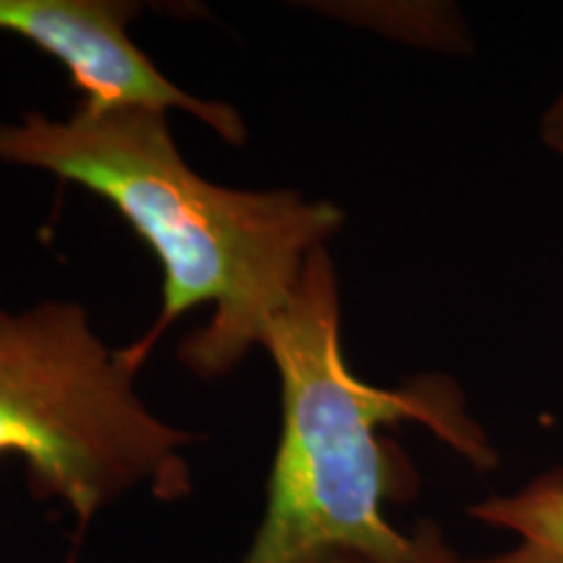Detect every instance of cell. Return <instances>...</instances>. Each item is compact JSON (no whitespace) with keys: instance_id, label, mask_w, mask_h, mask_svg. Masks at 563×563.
<instances>
[{"instance_id":"obj_1","label":"cell","mask_w":563,"mask_h":563,"mask_svg":"<svg viewBox=\"0 0 563 563\" xmlns=\"http://www.w3.org/2000/svg\"><path fill=\"white\" fill-rule=\"evenodd\" d=\"M0 162L100 196L157 256L162 311L125 347L139 368L180 316L209 306L207 327L180 344V363L201 378L235 371L264 347L308 258L344 222L332 201L201 178L175 146L165 110L76 108L66 121L30 112L21 123H0Z\"/></svg>"},{"instance_id":"obj_2","label":"cell","mask_w":563,"mask_h":563,"mask_svg":"<svg viewBox=\"0 0 563 563\" xmlns=\"http://www.w3.org/2000/svg\"><path fill=\"white\" fill-rule=\"evenodd\" d=\"M279 373L282 426L262 525L241 563H300L323 551L371 563H422L418 534L384 514L412 496V467L382 428L412 420L488 473L498 454L443 376L382 389L352 373L342 352V308L329 249L308 258L290 306L266 336Z\"/></svg>"},{"instance_id":"obj_3","label":"cell","mask_w":563,"mask_h":563,"mask_svg":"<svg viewBox=\"0 0 563 563\" xmlns=\"http://www.w3.org/2000/svg\"><path fill=\"white\" fill-rule=\"evenodd\" d=\"M136 373L79 302L0 308V460L24 462L32 496L66 506L79 540L141 485L159 501L194 488L186 452L199 435L159 420L133 389Z\"/></svg>"},{"instance_id":"obj_4","label":"cell","mask_w":563,"mask_h":563,"mask_svg":"<svg viewBox=\"0 0 563 563\" xmlns=\"http://www.w3.org/2000/svg\"><path fill=\"white\" fill-rule=\"evenodd\" d=\"M139 13L125 0H0V32L58 60L79 91L76 108L183 110L228 144H245L241 112L175 87L131 40Z\"/></svg>"},{"instance_id":"obj_5","label":"cell","mask_w":563,"mask_h":563,"mask_svg":"<svg viewBox=\"0 0 563 563\" xmlns=\"http://www.w3.org/2000/svg\"><path fill=\"white\" fill-rule=\"evenodd\" d=\"M470 517L496 530H506L517 543L501 553L462 559L441 538L435 525H420L422 563H563V467L534 475L522 488L490 496L470 506Z\"/></svg>"},{"instance_id":"obj_6","label":"cell","mask_w":563,"mask_h":563,"mask_svg":"<svg viewBox=\"0 0 563 563\" xmlns=\"http://www.w3.org/2000/svg\"><path fill=\"white\" fill-rule=\"evenodd\" d=\"M538 133L548 150L563 157V89L553 97L551 104L543 110V115H540Z\"/></svg>"},{"instance_id":"obj_7","label":"cell","mask_w":563,"mask_h":563,"mask_svg":"<svg viewBox=\"0 0 563 563\" xmlns=\"http://www.w3.org/2000/svg\"><path fill=\"white\" fill-rule=\"evenodd\" d=\"M300 563H371L361 559V555L355 553H344V551H323V553H316V555H308L306 561Z\"/></svg>"}]
</instances>
